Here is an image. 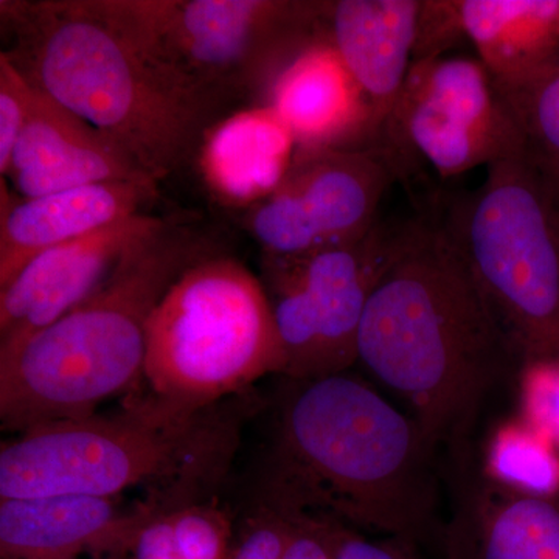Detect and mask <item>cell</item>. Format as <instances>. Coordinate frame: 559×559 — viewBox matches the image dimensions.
I'll return each instance as SVG.
<instances>
[{
	"label": "cell",
	"instance_id": "6da1fadb",
	"mask_svg": "<svg viewBox=\"0 0 559 559\" xmlns=\"http://www.w3.org/2000/svg\"><path fill=\"white\" fill-rule=\"evenodd\" d=\"M358 362L409 407L447 454L476 459L474 433L500 385L522 367L441 221H407L360 323Z\"/></svg>",
	"mask_w": 559,
	"mask_h": 559
},
{
	"label": "cell",
	"instance_id": "7a4b0ae2",
	"mask_svg": "<svg viewBox=\"0 0 559 559\" xmlns=\"http://www.w3.org/2000/svg\"><path fill=\"white\" fill-rule=\"evenodd\" d=\"M257 487L362 535L437 544L441 452L369 381L282 378Z\"/></svg>",
	"mask_w": 559,
	"mask_h": 559
},
{
	"label": "cell",
	"instance_id": "3957f363",
	"mask_svg": "<svg viewBox=\"0 0 559 559\" xmlns=\"http://www.w3.org/2000/svg\"><path fill=\"white\" fill-rule=\"evenodd\" d=\"M0 53L160 182L194 165L223 110L160 64L112 0H2Z\"/></svg>",
	"mask_w": 559,
	"mask_h": 559
},
{
	"label": "cell",
	"instance_id": "277c9868",
	"mask_svg": "<svg viewBox=\"0 0 559 559\" xmlns=\"http://www.w3.org/2000/svg\"><path fill=\"white\" fill-rule=\"evenodd\" d=\"M255 406L248 393L201 409L145 393L110 414L35 426L2 444L0 499L139 489L164 507L213 498Z\"/></svg>",
	"mask_w": 559,
	"mask_h": 559
},
{
	"label": "cell",
	"instance_id": "5b68a950",
	"mask_svg": "<svg viewBox=\"0 0 559 559\" xmlns=\"http://www.w3.org/2000/svg\"><path fill=\"white\" fill-rule=\"evenodd\" d=\"M213 253L218 248L205 231L165 221L91 296L0 352L2 429L21 433L87 417L142 380L151 316L176 280Z\"/></svg>",
	"mask_w": 559,
	"mask_h": 559
},
{
	"label": "cell",
	"instance_id": "8992f818",
	"mask_svg": "<svg viewBox=\"0 0 559 559\" xmlns=\"http://www.w3.org/2000/svg\"><path fill=\"white\" fill-rule=\"evenodd\" d=\"M285 369L263 282L224 253L189 267L150 318L143 380L150 393L201 409L246 395Z\"/></svg>",
	"mask_w": 559,
	"mask_h": 559
},
{
	"label": "cell",
	"instance_id": "52a82bcc",
	"mask_svg": "<svg viewBox=\"0 0 559 559\" xmlns=\"http://www.w3.org/2000/svg\"><path fill=\"white\" fill-rule=\"evenodd\" d=\"M522 362L559 359V197L525 153L441 221Z\"/></svg>",
	"mask_w": 559,
	"mask_h": 559
},
{
	"label": "cell",
	"instance_id": "ba28073f",
	"mask_svg": "<svg viewBox=\"0 0 559 559\" xmlns=\"http://www.w3.org/2000/svg\"><path fill=\"white\" fill-rule=\"evenodd\" d=\"M150 53L226 116L264 105L280 73L326 35L316 0H112Z\"/></svg>",
	"mask_w": 559,
	"mask_h": 559
},
{
	"label": "cell",
	"instance_id": "9c48e42d",
	"mask_svg": "<svg viewBox=\"0 0 559 559\" xmlns=\"http://www.w3.org/2000/svg\"><path fill=\"white\" fill-rule=\"evenodd\" d=\"M406 224L380 223L364 240L305 257L261 260L286 380H316L358 362L367 304L395 257Z\"/></svg>",
	"mask_w": 559,
	"mask_h": 559
},
{
	"label": "cell",
	"instance_id": "30bf717a",
	"mask_svg": "<svg viewBox=\"0 0 559 559\" xmlns=\"http://www.w3.org/2000/svg\"><path fill=\"white\" fill-rule=\"evenodd\" d=\"M374 148L399 179L417 159L451 179L524 153V140L479 58L441 55L414 61Z\"/></svg>",
	"mask_w": 559,
	"mask_h": 559
},
{
	"label": "cell",
	"instance_id": "8fae6325",
	"mask_svg": "<svg viewBox=\"0 0 559 559\" xmlns=\"http://www.w3.org/2000/svg\"><path fill=\"white\" fill-rule=\"evenodd\" d=\"M399 175L381 150L297 151L270 198L246 212L263 255L305 257L355 245L374 229Z\"/></svg>",
	"mask_w": 559,
	"mask_h": 559
},
{
	"label": "cell",
	"instance_id": "7c38bea8",
	"mask_svg": "<svg viewBox=\"0 0 559 559\" xmlns=\"http://www.w3.org/2000/svg\"><path fill=\"white\" fill-rule=\"evenodd\" d=\"M165 221L142 213L36 257L0 289V352L16 347L91 296L121 257Z\"/></svg>",
	"mask_w": 559,
	"mask_h": 559
},
{
	"label": "cell",
	"instance_id": "4fadbf2b",
	"mask_svg": "<svg viewBox=\"0 0 559 559\" xmlns=\"http://www.w3.org/2000/svg\"><path fill=\"white\" fill-rule=\"evenodd\" d=\"M440 559H559V495H520L485 479L476 459L450 468Z\"/></svg>",
	"mask_w": 559,
	"mask_h": 559
},
{
	"label": "cell",
	"instance_id": "5bb4252c",
	"mask_svg": "<svg viewBox=\"0 0 559 559\" xmlns=\"http://www.w3.org/2000/svg\"><path fill=\"white\" fill-rule=\"evenodd\" d=\"M5 176L22 200L92 183L156 182L112 139L35 86Z\"/></svg>",
	"mask_w": 559,
	"mask_h": 559
},
{
	"label": "cell",
	"instance_id": "9a60e30c",
	"mask_svg": "<svg viewBox=\"0 0 559 559\" xmlns=\"http://www.w3.org/2000/svg\"><path fill=\"white\" fill-rule=\"evenodd\" d=\"M157 509L150 499L87 495L0 499V559H109Z\"/></svg>",
	"mask_w": 559,
	"mask_h": 559
},
{
	"label": "cell",
	"instance_id": "2e32d148",
	"mask_svg": "<svg viewBox=\"0 0 559 559\" xmlns=\"http://www.w3.org/2000/svg\"><path fill=\"white\" fill-rule=\"evenodd\" d=\"M0 289L51 248L86 237L110 224L142 215L157 198V182H105L11 201L2 179Z\"/></svg>",
	"mask_w": 559,
	"mask_h": 559
},
{
	"label": "cell",
	"instance_id": "e0dca14e",
	"mask_svg": "<svg viewBox=\"0 0 559 559\" xmlns=\"http://www.w3.org/2000/svg\"><path fill=\"white\" fill-rule=\"evenodd\" d=\"M264 105L285 121L299 151L373 148L369 105L326 35L286 66Z\"/></svg>",
	"mask_w": 559,
	"mask_h": 559
},
{
	"label": "cell",
	"instance_id": "ac0fdd59",
	"mask_svg": "<svg viewBox=\"0 0 559 559\" xmlns=\"http://www.w3.org/2000/svg\"><path fill=\"white\" fill-rule=\"evenodd\" d=\"M421 9V0L325 2L326 36L369 105L373 148L414 64Z\"/></svg>",
	"mask_w": 559,
	"mask_h": 559
},
{
	"label": "cell",
	"instance_id": "d6986e66",
	"mask_svg": "<svg viewBox=\"0 0 559 559\" xmlns=\"http://www.w3.org/2000/svg\"><path fill=\"white\" fill-rule=\"evenodd\" d=\"M297 151L296 139L278 114L271 106L255 105L210 128L194 165L213 200L248 212L282 186Z\"/></svg>",
	"mask_w": 559,
	"mask_h": 559
},
{
	"label": "cell",
	"instance_id": "ffe728a7",
	"mask_svg": "<svg viewBox=\"0 0 559 559\" xmlns=\"http://www.w3.org/2000/svg\"><path fill=\"white\" fill-rule=\"evenodd\" d=\"M460 35L499 92L518 86L559 47V0H452Z\"/></svg>",
	"mask_w": 559,
	"mask_h": 559
},
{
	"label": "cell",
	"instance_id": "44dd1931",
	"mask_svg": "<svg viewBox=\"0 0 559 559\" xmlns=\"http://www.w3.org/2000/svg\"><path fill=\"white\" fill-rule=\"evenodd\" d=\"M355 530L267 489L235 520L230 559H337Z\"/></svg>",
	"mask_w": 559,
	"mask_h": 559
},
{
	"label": "cell",
	"instance_id": "7402d4cb",
	"mask_svg": "<svg viewBox=\"0 0 559 559\" xmlns=\"http://www.w3.org/2000/svg\"><path fill=\"white\" fill-rule=\"evenodd\" d=\"M235 520L216 498L157 509L109 559H230Z\"/></svg>",
	"mask_w": 559,
	"mask_h": 559
},
{
	"label": "cell",
	"instance_id": "603a6c76",
	"mask_svg": "<svg viewBox=\"0 0 559 559\" xmlns=\"http://www.w3.org/2000/svg\"><path fill=\"white\" fill-rule=\"evenodd\" d=\"M476 465L500 488L540 498L559 495V448L520 415L496 423Z\"/></svg>",
	"mask_w": 559,
	"mask_h": 559
},
{
	"label": "cell",
	"instance_id": "cb8c5ba5",
	"mask_svg": "<svg viewBox=\"0 0 559 559\" xmlns=\"http://www.w3.org/2000/svg\"><path fill=\"white\" fill-rule=\"evenodd\" d=\"M499 94L516 121L525 157L559 197V47L532 75Z\"/></svg>",
	"mask_w": 559,
	"mask_h": 559
},
{
	"label": "cell",
	"instance_id": "d4e9b609",
	"mask_svg": "<svg viewBox=\"0 0 559 559\" xmlns=\"http://www.w3.org/2000/svg\"><path fill=\"white\" fill-rule=\"evenodd\" d=\"M516 392L518 415L559 448V359L522 364Z\"/></svg>",
	"mask_w": 559,
	"mask_h": 559
},
{
	"label": "cell",
	"instance_id": "484cf974",
	"mask_svg": "<svg viewBox=\"0 0 559 559\" xmlns=\"http://www.w3.org/2000/svg\"><path fill=\"white\" fill-rule=\"evenodd\" d=\"M31 81L0 53V175L5 178L17 140L31 112Z\"/></svg>",
	"mask_w": 559,
	"mask_h": 559
},
{
	"label": "cell",
	"instance_id": "4316f807",
	"mask_svg": "<svg viewBox=\"0 0 559 559\" xmlns=\"http://www.w3.org/2000/svg\"><path fill=\"white\" fill-rule=\"evenodd\" d=\"M337 559H440L430 558L423 547L399 538L362 535L355 532L342 547Z\"/></svg>",
	"mask_w": 559,
	"mask_h": 559
}]
</instances>
